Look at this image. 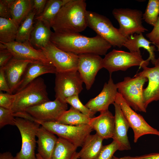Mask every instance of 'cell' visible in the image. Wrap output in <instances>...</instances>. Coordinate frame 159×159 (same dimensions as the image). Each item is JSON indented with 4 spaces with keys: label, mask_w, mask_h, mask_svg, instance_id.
Segmentation results:
<instances>
[{
    "label": "cell",
    "mask_w": 159,
    "mask_h": 159,
    "mask_svg": "<svg viewBox=\"0 0 159 159\" xmlns=\"http://www.w3.org/2000/svg\"><path fill=\"white\" fill-rule=\"evenodd\" d=\"M50 42L63 51L78 55L90 54L105 55L112 46L98 35L91 37L79 33L52 32Z\"/></svg>",
    "instance_id": "6da1fadb"
},
{
    "label": "cell",
    "mask_w": 159,
    "mask_h": 159,
    "mask_svg": "<svg viewBox=\"0 0 159 159\" xmlns=\"http://www.w3.org/2000/svg\"><path fill=\"white\" fill-rule=\"evenodd\" d=\"M85 0H69L50 23L55 32L79 33L88 26Z\"/></svg>",
    "instance_id": "7a4b0ae2"
},
{
    "label": "cell",
    "mask_w": 159,
    "mask_h": 159,
    "mask_svg": "<svg viewBox=\"0 0 159 159\" xmlns=\"http://www.w3.org/2000/svg\"><path fill=\"white\" fill-rule=\"evenodd\" d=\"M10 110L12 113L25 112L28 108L49 101L44 80L39 77L20 91Z\"/></svg>",
    "instance_id": "3957f363"
},
{
    "label": "cell",
    "mask_w": 159,
    "mask_h": 159,
    "mask_svg": "<svg viewBox=\"0 0 159 159\" xmlns=\"http://www.w3.org/2000/svg\"><path fill=\"white\" fill-rule=\"evenodd\" d=\"M148 81L145 77L135 75L133 78L126 77L117 83L118 92L135 111L146 112L143 98V86Z\"/></svg>",
    "instance_id": "277c9868"
},
{
    "label": "cell",
    "mask_w": 159,
    "mask_h": 159,
    "mask_svg": "<svg viewBox=\"0 0 159 159\" xmlns=\"http://www.w3.org/2000/svg\"><path fill=\"white\" fill-rule=\"evenodd\" d=\"M105 56L103 58L102 68L106 69L110 75L114 72L125 71L133 66H139L143 68L147 67L150 62L147 59L144 60L141 53L115 49H113Z\"/></svg>",
    "instance_id": "5b68a950"
},
{
    "label": "cell",
    "mask_w": 159,
    "mask_h": 159,
    "mask_svg": "<svg viewBox=\"0 0 159 159\" xmlns=\"http://www.w3.org/2000/svg\"><path fill=\"white\" fill-rule=\"evenodd\" d=\"M88 26L94 30L114 47L123 46L127 38L124 37L118 29L115 27L110 19L97 13L87 11Z\"/></svg>",
    "instance_id": "8992f818"
},
{
    "label": "cell",
    "mask_w": 159,
    "mask_h": 159,
    "mask_svg": "<svg viewBox=\"0 0 159 159\" xmlns=\"http://www.w3.org/2000/svg\"><path fill=\"white\" fill-rule=\"evenodd\" d=\"M32 121L39 124L58 137L64 138L77 148L82 147L87 137L93 130L89 124L73 126L57 122H44L34 118Z\"/></svg>",
    "instance_id": "52a82bcc"
},
{
    "label": "cell",
    "mask_w": 159,
    "mask_h": 159,
    "mask_svg": "<svg viewBox=\"0 0 159 159\" xmlns=\"http://www.w3.org/2000/svg\"><path fill=\"white\" fill-rule=\"evenodd\" d=\"M15 124L21 138V146L15 156L17 159H37L35 154L36 137L40 125L25 119L16 117Z\"/></svg>",
    "instance_id": "ba28073f"
},
{
    "label": "cell",
    "mask_w": 159,
    "mask_h": 159,
    "mask_svg": "<svg viewBox=\"0 0 159 159\" xmlns=\"http://www.w3.org/2000/svg\"><path fill=\"white\" fill-rule=\"evenodd\" d=\"M112 14L118 21L121 34L127 38L135 34L144 32L148 30L142 24L143 13L139 10L129 8H115Z\"/></svg>",
    "instance_id": "9c48e42d"
},
{
    "label": "cell",
    "mask_w": 159,
    "mask_h": 159,
    "mask_svg": "<svg viewBox=\"0 0 159 159\" xmlns=\"http://www.w3.org/2000/svg\"><path fill=\"white\" fill-rule=\"evenodd\" d=\"M55 74V99L66 102L67 98L79 95L82 91L83 82L77 70L57 72Z\"/></svg>",
    "instance_id": "30bf717a"
},
{
    "label": "cell",
    "mask_w": 159,
    "mask_h": 159,
    "mask_svg": "<svg viewBox=\"0 0 159 159\" xmlns=\"http://www.w3.org/2000/svg\"><path fill=\"white\" fill-rule=\"evenodd\" d=\"M115 102L120 106L130 127L133 130L134 143L137 142L141 137L145 135L152 134L159 136V131L150 126L141 115L132 110L118 92Z\"/></svg>",
    "instance_id": "8fae6325"
},
{
    "label": "cell",
    "mask_w": 159,
    "mask_h": 159,
    "mask_svg": "<svg viewBox=\"0 0 159 159\" xmlns=\"http://www.w3.org/2000/svg\"><path fill=\"white\" fill-rule=\"evenodd\" d=\"M40 50L54 67L57 72L77 70L79 55L63 51L51 42Z\"/></svg>",
    "instance_id": "7c38bea8"
},
{
    "label": "cell",
    "mask_w": 159,
    "mask_h": 159,
    "mask_svg": "<svg viewBox=\"0 0 159 159\" xmlns=\"http://www.w3.org/2000/svg\"><path fill=\"white\" fill-rule=\"evenodd\" d=\"M67 109L66 102L55 99L31 107L25 112L39 121L57 122Z\"/></svg>",
    "instance_id": "4fadbf2b"
},
{
    "label": "cell",
    "mask_w": 159,
    "mask_h": 159,
    "mask_svg": "<svg viewBox=\"0 0 159 159\" xmlns=\"http://www.w3.org/2000/svg\"><path fill=\"white\" fill-rule=\"evenodd\" d=\"M0 42V49H7L15 58L33 62L52 64L42 51L34 48L29 41L23 42L16 41L8 43Z\"/></svg>",
    "instance_id": "5bb4252c"
},
{
    "label": "cell",
    "mask_w": 159,
    "mask_h": 159,
    "mask_svg": "<svg viewBox=\"0 0 159 159\" xmlns=\"http://www.w3.org/2000/svg\"><path fill=\"white\" fill-rule=\"evenodd\" d=\"M79 56L77 71L86 89L89 90L93 84L97 72L102 68L103 58L94 54H83Z\"/></svg>",
    "instance_id": "9a60e30c"
},
{
    "label": "cell",
    "mask_w": 159,
    "mask_h": 159,
    "mask_svg": "<svg viewBox=\"0 0 159 159\" xmlns=\"http://www.w3.org/2000/svg\"><path fill=\"white\" fill-rule=\"evenodd\" d=\"M117 93L116 84L110 75L107 82L105 83L100 93L90 99L85 105L95 114L108 110L109 106L115 102Z\"/></svg>",
    "instance_id": "2e32d148"
},
{
    "label": "cell",
    "mask_w": 159,
    "mask_h": 159,
    "mask_svg": "<svg viewBox=\"0 0 159 159\" xmlns=\"http://www.w3.org/2000/svg\"><path fill=\"white\" fill-rule=\"evenodd\" d=\"M153 67H145L135 75L147 78L148 84L143 90L144 101L147 108L149 104L154 101L159 100V57L156 59Z\"/></svg>",
    "instance_id": "e0dca14e"
},
{
    "label": "cell",
    "mask_w": 159,
    "mask_h": 159,
    "mask_svg": "<svg viewBox=\"0 0 159 159\" xmlns=\"http://www.w3.org/2000/svg\"><path fill=\"white\" fill-rule=\"evenodd\" d=\"M33 62L13 57L2 68L11 94L15 92L28 65Z\"/></svg>",
    "instance_id": "ac0fdd59"
},
{
    "label": "cell",
    "mask_w": 159,
    "mask_h": 159,
    "mask_svg": "<svg viewBox=\"0 0 159 159\" xmlns=\"http://www.w3.org/2000/svg\"><path fill=\"white\" fill-rule=\"evenodd\" d=\"M113 104L115 107V122L112 139L118 143L119 150H130L131 148L127 136L129 125L118 104L115 102Z\"/></svg>",
    "instance_id": "d6986e66"
},
{
    "label": "cell",
    "mask_w": 159,
    "mask_h": 159,
    "mask_svg": "<svg viewBox=\"0 0 159 159\" xmlns=\"http://www.w3.org/2000/svg\"><path fill=\"white\" fill-rule=\"evenodd\" d=\"M115 117L109 110L100 112L92 118L89 125L96 133L103 139L112 138L115 127Z\"/></svg>",
    "instance_id": "ffe728a7"
},
{
    "label": "cell",
    "mask_w": 159,
    "mask_h": 159,
    "mask_svg": "<svg viewBox=\"0 0 159 159\" xmlns=\"http://www.w3.org/2000/svg\"><path fill=\"white\" fill-rule=\"evenodd\" d=\"M56 68L52 64H47L38 62H32L27 67L15 93L18 92L36 78L47 73H54Z\"/></svg>",
    "instance_id": "44dd1931"
},
{
    "label": "cell",
    "mask_w": 159,
    "mask_h": 159,
    "mask_svg": "<svg viewBox=\"0 0 159 159\" xmlns=\"http://www.w3.org/2000/svg\"><path fill=\"white\" fill-rule=\"evenodd\" d=\"M37 137L38 153L44 159H51L58 138L42 126L37 129Z\"/></svg>",
    "instance_id": "7402d4cb"
},
{
    "label": "cell",
    "mask_w": 159,
    "mask_h": 159,
    "mask_svg": "<svg viewBox=\"0 0 159 159\" xmlns=\"http://www.w3.org/2000/svg\"><path fill=\"white\" fill-rule=\"evenodd\" d=\"M36 21L29 41L33 47L41 49L50 42L52 32L49 23L41 21Z\"/></svg>",
    "instance_id": "603a6c76"
},
{
    "label": "cell",
    "mask_w": 159,
    "mask_h": 159,
    "mask_svg": "<svg viewBox=\"0 0 159 159\" xmlns=\"http://www.w3.org/2000/svg\"><path fill=\"white\" fill-rule=\"evenodd\" d=\"M152 44L146 39L142 33L135 34L128 37L123 44V46L128 49L131 52L141 53L140 48H143L149 53V57L147 59L154 65L156 60L154 52L156 50L155 45H151Z\"/></svg>",
    "instance_id": "cb8c5ba5"
},
{
    "label": "cell",
    "mask_w": 159,
    "mask_h": 159,
    "mask_svg": "<svg viewBox=\"0 0 159 159\" xmlns=\"http://www.w3.org/2000/svg\"><path fill=\"white\" fill-rule=\"evenodd\" d=\"M103 140L96 133L89 135L81 147V150L78 152L79 158L95 159L103 146Z\"/></svg>",
    "instance_id": "d4e9b609"
},
{
    "label": "cell",
    "mask_w": 159,
    "mask_h": 159,
    "mask_svg": "<svg viewBox=\"0 0 159 159\" xmlns=\"http://www.w3.org/2000/svg\"><path fill=\"white\" fill-rule=\"evenodd\" d=\"M10 10L12 19L19 26L32 10V0H14Z\"/></svg>",
    "instance_id": "484cf974"
},
{
    "label": "cell",
    "mask_w": 159,
    "mask_h": 159,
    "mask_svg": "<svg viewBox=\"0 0 159 159\" xmlns=\"http://www.w3.org/2000/svg\"><path fill=\"white\" fill-rule=\"evenodd\" d=\"M77 148L67 140L58 137L51 159H72Z\"/></svg>",
    "instance_id": "4316f807"
},
{
    "label": "cell",
    "mask_w": 159,
    "mask_h": 159,
    "mask_svg": "<svg viewBox=\"0 0 159 159\" xmlns=\"http://www.w3.org/2000/svg\"><path fill=\"white\" fill-rule=\"evenodd\" d=\"M92 118L82 113L71 106L57 122L63 124L77 126L89 124Z\"/></svg>",
    "instance_id": "83f0119b"
},
{
    "label": "cell",
    "mask_w": 159,
    "mask_h": 159,
    "mask_svg": "<svg viewBox=\"0 0 159 159\" xmlns=\"http://www.w3.org/2000/svg\"><path fill=\"white\" fill-rule=\"evenodd\" d=\"M19 26L12 19L0 17V42L15 41Z\"/></svg>",
    "instance_id": "f1b7e54d"
},
{
    "label": "cell",
    "mask_w": 159,
    "mask_h": 159,
    "mask_svg": "<svg viewBox=\"0 0 159 159\" xmlns=\"http://www.w3.org/2000/svg\"><path fill=\"white\" fill-rule=\"evenodd\" d=\"M69 0H47L44 9L40 15L35 17L34 20L41 21L50 24L62 7Z\"/></svg>",
    "instance_id": "f546056e"
},
{
    "label": "cell",
    "mask_w": 159,
    "mask_h": 159,
    "mask_svg": "<svg viewBox=\"0 0 159 159\" xmlns=\"http://www.w3.org/2000/svg\"><path fill=\"white\" fill-rule=\"evenodd\" d=\"M36 12L34 10L31 11L28 15L19 26L15 41L23 42L29 41L31 33L33 29L34 20Z\"/></svg>",
    "instance_id": "4dcf8cb0"
},
{
    "label": "cell",
    "mask_w": 159,
    "mask_h": 159,
    "mask_svg": "<svg viewBox=\"0 0 159 159\" xmlns=\"http://www.w3.org/2000/svg\"><path fill=\"white\" fill-rule=\"evenodd\" d=\"M159 16V0H149L143 19L147 23L154 26Z\"/></svg>",
    "instance_id": "1f68e13d"
},
{
    "label": "cell",
    "mask_w": 159,
    "mask_h": 159,
    "mask_svg": "<svg viewBox=\"0 0 159 159\" xmlns=\"http://www.w3.org/2000/svg\"><path fill=\"white\" fill-rule=\"evenodd\" d=\"M65 102L70 105L72 107L82 113L92 118L95 114L92 112L80 101L79 95H74L67 98Z\"/></svg>",
    "instance_id": "d6a6232c"
},
{
    "label": "cell",
    "mask_w": 159,
    "mask_h": 159,
    "mask_svg": "<svg viewBox=\"0 0 159 159\" xmlns=\"http://www.w3.org/2000/svg\"><path fill=\"white\" fill-rule=\"evenodd\" d=\"M119 149L118 143L113 140L110 144L103 146L95 159H112L115 152Z\"/></svg>",
    "instance_id": "836d02e7"
},
{
    "label": "cell",
    "mask_w": 159,
    "mask_h": 159,
    "mask_svg": "<svg viewBox=\"0 0 159 159\" xmlns=\"http://www.w3.org/2000/svg\"><path fill=\"white\" fill-rule=\"evenodd\" d=\"M7 125H15V118L10 110L0 107V128Z\"/></svg>",
    "instance_id": "e575fe53"
},
{
    "label": "cell",
    "mask_w": 159,
    "mask_h": 159,
    "mask_svg": "<svg viewBox=\"0 0 159 159\" xmlns=\"http://www.w3.org/2000/svg\"><path fill=\"white\" fill-rule=\"evenodd\" d=\"M15 94L0 92V107L10 110L14 102Z\"/></svg>",
    "instance_id": "d590c367"
},
{
    "label": "cell",
    "mask_w": 159,
    "mask_h": 159,
    "mask_svg": "<svg viewBox=\"0 0 159 159\" xmlns=\"http://www.w3.org/2000/svg\"><path fill=\"white\" fill-rule=\"evenodd\" d=\"M151 32L146 34V37L158 48L159 51V16L157 21Z\"/></svg>",
    "instance_id": "8d00e7d4"
},
{
    "label": "cell",
    "mask_w": 159,
    "mask_h": 159,
    "mask_svg": "<svg viewBox=\"0 0 159 159\" xmlns=\"http://www.w3.org/2000/svg\"><path fill=\"white\" fill-rule=\"evenodd\" d=\"M14 0H0V16L1 17L12 19L10 6Z\"/></svg>",
    "instance_id": "74e56055"
},
{
    "label": "cell",
    "mask_w": 159,
    "mask_h": 159,
    "mask_svg": "<svg viewBox=\"0 0 159 159\" xmlns=\"http://www.w3.org/2000/svg\"><path fill=\"white\" fill-rule=\"evenodd\" d=\"M13 57L11 53L7 49H0V68L5 66Z\"/></svg>",
    "instance_id": "f35d334b"
},
{
    "label": "cell",
    "mask_w": 159,
    "mask_h": 159,
    "mask_svg": "<svg viewBox=\"0 0 159 159\" xmlns=\"http://www.w3.org/2000/svg\"><path fill=\"white\" fill-rule=\"evenodd\" d=\"M47 0H33L32 1V9L36 12L35 16L41 14L43 12Z\"/></svg>",
    "instance_id": "ab89813d"
},
{
    "label": "cell",
    "mask_w": 159,
    "mask_h": 159,
    "mask_svg": "<svg viewBox=\"0 0 159 159\" xmlns=\"http://www.w3.org/2000/svg\"><path fill=\"white\" fill-rule=\"evenodd\" d=\"M0 91H6L7 93L11 94L2 68H0Z\"/></svg>",
    "instance_id": "60d3db41"
},
{
    "label": "cell",
    "mask_w": 159,
    "mask_h": 159,
    "mask_svg": "<svg viewBox=\"0 0 159 159\" xmlns=\"http://www.w3.org/2000/svg\"><path fill=\"white\" fill-rule=\"evenodd\" d=\"M121 159H159V153H153L139 156H125L120 158Z\"/></svg>",
    "instance_id": "b9f144b4"
},
{
    "label": "cell",
    "mask_w": 159,
    "mask_h": 159,
    "mask_svg": "<svg viewBox=\"0 0 159 159\" xmlns=\"http://www.w3.org/2000/svg\"><path fill=\"white\" fill-rule=\"evenodd\" d=\"M0 159H17L14 157L9 152H6L0 154Z\"/></svg>",
    "instance_id": "7bdbcfd3"
},
{
    "label": "cell",
    "mask_w": 159,
    "mask_h": 159,
    "mask_svg": "<svg viewBox=\"0 0 159 159\" xmlns=\"http://www.w3.org/2000/svg\"><path fill=\"white\" fill-rule=\"evenodd\" d=\"M78 158H79L78 152H76L74 155L72 159H78Z\"/></svg>",
    "instance_id": "ee69618b"
},
{
    "label": "cell",
    "mask_w": 159,
    "mask_h": 159,
    "mask_svg": "<svg viewBox=\"0 0 159 159\" xmlns=\"http://www.w3.org/2000/svg\"><path fill=\"white\" fill-rule=\"evenodd\" d=\"M36 157L37 159H44L38 153L36 154Z\"/></svg>",
    "instance_id": "f6af8a7d"
},
{
    "label": "cell",
    "mask_w": 159,
    "mask_h": 159,
    "mask_svg": "<svg viewBox=\"0 0 159 159\" xmlns=\"http://www.w3.org/2000/svg\"><path fill=\"white\" fill-rule=\"evenodd\" d=\"M112 159H121L120 158H118L116 157L113 156Z\"/></svg>",
    "instance_id": "bcb514c9"
},
{
    "label": "cell",
    "mask_w": 159,
    "mask_h": 159,
    "mask_svg": "<svg viewBox=\"0 0 159 159\" xmlns=\"http://www.w3.org/2000/svg\"><path fill=\"white\" fill-rule=\"evenodd\" d=\"M78 159H80V158H78Z\"/></svg>",
    "instance_id": "7dc6e473"
}]
</instances>
